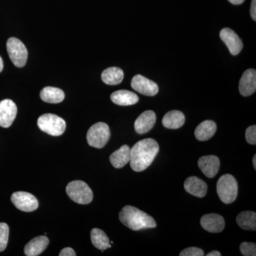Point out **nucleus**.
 I'll use <instances>...</instances> for the list:
<instances>
[{
    "instance_id": "f257e3e1",
    "label": "nucleus",
    "mask_w": 256,
    "mask_h": 256,
    "mask_svg": "<svg viewBox=\"0 0 256 256\" xmlns=\"http://www.w3.org/2000/svg\"><path fill=\"white\" fill-rule=\"evenodd\" d=\"M160 146L156 140L146 138L139 141L130 149V166L134 172L148 169L156 159Z\"/></svg>"
},
{
    "instance_id": "f03ea898",
    "label": "nucleus",
    "mask_w": 256,
    "mask_h": 256,
    "mask_svg": "<svg viewBox=\"0 0 256 256\" xmlns=\"http://www.w3.org/2000/svg\"><path fill=\"white\" fill-rule=\"evenodd\" d=\"M121 223L132 230L156 228V224L151 216L136 207L126 206L119 214Z\"/></svg>"
},
{
    "instance_id": "7ed1b4c3",
    "label": "nucleus",
    "mask_w": 256,
    "mask_h": 256,
    "mask_svg": "<svg viewBox=\"0 0 256 256\" xmlns=\"http://www.w3.org/2000/svg\"><path fill=\"white\" fill-rule=\"evenodd\" d=\"M216 190L222 202L229 204L235 202L238 196V183L233 175L224 174L217 182Z\"/></svg>"
},
{
    "instance_id": "20e7f679",
    "label": "nucleus",
    "mask_w": 256,
    "mask_h": 256,
    "mask_svg": "<svg viewBox=\"0 0 256 256\" xmlns=\"http://www.w3.org/2000/svg\"><path fill=\"white\" fill-rule=\"evenodd\" d=\"M66 193L69 198L79 204H88L92 201L94 194L88 185L80 180L68 183Z\"/></svg>"
},
{
    "instance_id": "39448f33",
    "label": "nucleus",
    "mask_w": 256,
    "mask_h": 256,
    "mask_svg": "<svg viewBox=\"0 0 256 256\" xmlns=\"http://www.w3.org/2000/svg\"><path fill=\"white\" fill-rule=\"evenodd\" d=\"M38 128L43 132L53 136H60L66 130L65 120L54 114H44L37 120Z\"/></svg>"
},
{
    "instance_id": "423d86ee",
    "label": "nucleus",
    "mask_w": 256,
    "mask_h": 256,
    "mask_svg": "<svg viewBox=\"0 0 256 256\" xmlns=\"http://www.w3.org/2000/svg\"><path fill=\"white\" fill-rule=\"evenodd\" d=\"M110 138V128L105 122H99L90 128L87 132V142L92 148H100L108 142Z\"/></svg>"
},
{
    "instance_id": "0eeeda50",
    "label": "nucleus",
    "mask_w": 256,
    "mask_h": 256,
    "mask_svg": "<svg viewBox=\"0 0 256 256\" xmlns=\"http://www.w3.org/2000/svg\"><path fill=\"white\" fill-rule=\"evenodd\" d=\"M6 50L12 63L18 68L26 65L28 50L24 44L18 38L11 37L6 42Z\"/></svg>"
},
{
    "instance_id": "6e6552de",
    "label": "nucleus",
    "mask_w": 256,
    "mask_h": 256,
    "mask_svg": "<svg viewBox=\"0 0 256 256\" xmlns=\"http://www.w3.org/2000/svg\"><path fill=\"white\" fill-rule=\"evenodd\" d=\"M11 201L16 208L24 212H34L38 207V202L36 197L28 192H14L12 195Z\"/></svg>"
},
{
    "instance_id": "1a4fd4ad",
    "label": "nucleus",
    "mask_w": 256,
    "mask_h": 256,
    "mask_svg": "<svg viewBox=\"0 0 256 256\" xmlns=\"http://www.w3.org/2000/svg\"><path fill=\"white\" fill-rule=\"evenodd\" d=\"M131 86L134 90L146 96H154L159 92L158 84L141 75H136L131 82Z\"/></svg>"
},
{
    "instance_id": "9d476101",
    "label": "nucleus",
    "mask_w": 256,
    "mask_h": 256,
    "mask_svg": "<svg viewBox=\"0 0 256 256\" xmlns=\"http://www.w3.org/2000/svg\"><path fill=\"white\" fill-rule=\"evenodd\" d=\"M18 114V107L12 100L5 99L0 102V126L10 128Z\"/></svg>"
},
{
    "instance_id": "9b49d317",
    "label": "nucleus",
    "mask_w": 256,
    "mask_h": 256,
    "mask_svg": "<svg viewBox=\"0 0 256 256\" xmlns=\"http://www.w3.org/2000/svg\"><path fill=\"white\" fill-rule=\"evenodd\" d=\"M220 37L232 55H238L242 52L244 46L242 40L234 30L229 28H223L220 32Z\"/></svg>"
},
{
    "instance_id": "f8f14e48",
    "label": "nucleus",
    "mask_w": 256,
    "mask_h": 256,
    "mask_svg": "<svg viewBox=\"0 0 256 256\" xmlns=\"http://www.w3.org/2000/svg\"><path fill=\"white\" fill-rule=\"evenodd\" d=\"M198 166L208 178H214L220 169V160L215 156H203L198 161Z\"/></svg>"
},
{
    "instance_id": "ddd939ff",
    "label": "nucleus",
    "mask_w": 256,
    "mask_h": 256,
    "mask_svg": "<svg viewBox=\"0 0 256 256\" xmlns=\"http://www.w3.org/2000/svg\"><path fill=\"white\" fill-rule=\"evenodd\" d=\"M256 90V72L255 69H248L242 74L239 82V92L242 96H252Z\"/></svg>"
},
{
    "instance_id": "4468645a",
    "label": "nucleus",
    "mask_w": 256,
    "mask_h": 256,
    "mask_svg": "<svg viewBox=\"0 0 256 256\" xmlns=\"http://www.w3.org/2000/svg\"><path fill=\"white\" fill-rule=\"evenodd\" d=\"M200 222L202 226L210 233H220L225 228L224 217L217 214L204 215Z\"/></svg>"
},
{
    "instance_id": "2eb2a0df",
    "label": "nucleus",
    "mask_w": 256,
    "mask_h": 256,
    "mask_svg": "<svg viewBox=\"0 0 256 256\" xmlns=\"http://www.w3.org/2000/svg\"><path fill=\"white\" fill-rule=\"evenodd\" d=\"M156 122V112L152 110H146L134 122V130L138 134H144L152 129Z\"/></svg>"
},
{
    "instance_id": "dca6fc26",
    "label": "nucleus",
    "mask_w": 256,
    "mask_h": 256,
    "mask_svg": "<svg viewBox=\"0 0 256 256\" xmlns=\"http://www.w3.org/2000/svg\"><path fill=\"white\" fill-rule=\"evenodd\" d=\"M184 186L188 193L198 198H203L206 196L208 190L206 183L201 178L194 176L186 178Z\"/></svg>"
},
{
    "instance_id": "f3484780",
    "label": "nucleus",
    "mask_w": 256,
    "mask_h": 256,
    "mask_svg": "<svg viewBox=\"0 0 256 256\" xmlns=\"http://www.w3.org/2000/svg\"><path fill=\"white\" fill-rule=\"evenodd\" d=\"M50 244V240L45 236H40L32 239L25 246L24 254L28 256H40Z\"/></svg>"
},
{
    "instance_id": "a211bd4d",
    "label": "nucleus",
    "mask_w": 256,
    "mask_h": 256,
    "mask_svg": "<svg viewBox=\"0 0 256 256\" xmlns=\"http://www.w3.org/2000/svg\"><path fill=\"white\" fill-rule=\"evenodd\" d=\"M110 98L116 105L122 106L134 105L139 101V97L134 92L127 90H120L112 92Z\"/></svg>"
},
{
    "instance_id": "6ab92c4d",
    "label": "nucleus",
    "mask_w": 256,
    "mask_h": 256,
    "mask_svg": "<svg viewBox=\"0 0 256 256\" xmlns=\"http://www.w3.org/2000/svg\"><path fill=\"white\" fill-rule=\"evenodd\" d=\"M130 160V148L124 144L118 150L114 151L110 156L111 164L116 169H120L126 166Z\"/></svg>"
},
{
    "instance_id": "aec40b11",
    "label": "nucleus",
    "mask_w": 256,
    "mask_h": 256,
    "mask_svg": "<svg viewBox=\"0 0 256 256\" xmlns=\"http://www.w3.org/2000/svg\"><path fill=\"white\" fill-rule=\"evenodd\" d=\"M217 126L212 120H205L197 126L194 134L200 141H206L214 136L216 132Z\"/></svg>"
},
{
    "instance_id": "412c9836",
    "label": "nucleus",
    "mask_w": 256,
    "mask_h": 256,
    "mask_svg": "<svg viewBox=\"0 0 256 256\" xmlns=\"http://www.w3.org/2000/svg\"><path fill=\"white\" fill-rule=\"evenodd\" d=\"M184 122V114L178 110L170 111L162 119L163 126L168 129H178L182 127Z\"/></svg>"
},
{
    "instance_id": "4be33fe9",
    "label": "nucleus",
    "mask_w": 256,
    "mask_h": 256,
    "mask_svg": "<svg viewBox=\"0 0 256 256\" xmlns=\"http://www.w3.org/2000/svg\"><path fill=\"white\" fill-rule=\"evenodd\" d=\"M42 100L48 104H60L65 98L63 90L54 87H45L40 92Z\"/></svg>"
},
{
    "instance_id": "5701e85b",
    "label": "nucleus",
    "mask_w": 256,
    "mask_h": 256,
    "mask_svg": "<svg viewBox=\"0 0 256 256\" xmlns=\"http://www.w3.org/2000/svg\"><path fill=\"white\" fill-rule=\"evenodd\" d=\"M101 78L102 82L108 85H118L124 80V73L121 68L118 67H110L102 72Z\"/></svg>"
},
{
    "instance_id": "b1692460",
    "label": "nucleus",
    "mask_w": 256,
    "mask_h": 256,
    "mask_svg": "<svg viewBox=\"0 0 256 256\" xmlns=\"http://www.w3.org/2000/svg\"><path fill=\"white\" fill-rule=\"evenodd\" d=\"M90 238H92V245L99 249V250L104 252L109 248H111L110 244V240L108 237L107 236L104 230H100L99 228L92 229L90 232Z\"/></svg>"
},
{
    "instance_id": "393cba45",
    "label": "nucleus",
    "mask_w": 256,
    "mask_h": 256,
    "mask_svg": "<svg viewBox=\"0 0 256 256\" xmlns=\"http://www.w3.org/2000/svg\"><path fill=\"white\" fill-rule=\"evenodd\" d=\"M236 222L239 226L244 230H256V212H250V210L242 212L237 216Z\"/></svg>"
},
{
    "instance_id": "a878e982",
    "label": "nucleus",
    "mask_w": 256,
    "mask_h": 256,
    "mask_svg": "<svg viewBox=\"0 0 256 256\" xmlns=\"http://www.w3.org/2000/svg\"><path fill=\"white\" fill-rule=\"evenodd\" d=\"M10 228L8 224L0 223V252H3L8 246Z\"/></svg>"
},
{
    "instance_id": "bb28decb",
    "label": "nucleus",
    "mask_w": 256,
    "mask_h": 256,
    "mask_svg": "<svg viewBox=\"0 0 256 256\" xmlns=\"http://www.w3.org/2000/svg\"><path fill=\"white\" fill-rule=\"evenodd\" d=\"M240 250L244 256H256V245L254 242H244L240 246Z\"/></svg>"
},
{
    "instance_id": "cd10ccee",
    "label": "nucleus",
    "mask_w": 256,
    "mask_h": 256,
    "mask_svg": "<svg viewBox=\"0 0 256 256\" xmlns=\"http://www.w3.org/2000/svg\"><path fill=\"white\" fill-rule=\"evenodd\" d=\"M204 255L203 250L196 247H190L184 249L182 252H180V256H203Z\"/></svg>"
},
{
    "instance_id": "c85d7f7f",
    "label": "nucleus",
    "mask_w": 256,
    "mask_h": 256,
    "mask_svg": "<svg viewBox=\"0 0 256 256\" xmlns=\"http://www.w3.org/2000/svg\"><path fill=\"white\" fill-rule=\"evenodd\" d=\"M246 140L250 144H256V126H252L248 128L246 131Z\"/></svg>"
},
{
    "instance_id": "c756f323",
    "label": "nucleus",
    "mask_w": 256,
    "mask_h": 256,
    "mask_svg": "<svg viewBox=\"0 0 256 256\" xmlns=\"http://www.w3.org/2000/svg\"><path fill=\"white\" fill-rule=\"evenodd\" d=\"M60 256H76V254L72 248H65L60 254Z\"/></svg>"
},
{
    "instance_id": "7c9ffc66",
    "label": "nucleus",
    "mask_w": 256,
    "mask_h": 256,
    "mask_svg": "<svg viewBox=\"0 0 256 256\" xmlns=\"http://www.w3.org/2000/svg\"><path fill=\"white\" fill-rule=\"evenodd\" d=\"M250 15L254 21L256 20V0H252V6H250Z\"/></svg>"
},
{
    "instance_id": "2f4dec72",
    "label": "nucleus",
    "mask_w": 256,
    "mask_h": 256,
    "mask_svg": "<svg viewBox=\"0 0 256 256\" xmlns=\"http://www.w3.org/2000/svg\"><path fill=\"white\" fill-rule=\"evenodd\" d=\"M228 1L229 2L232 3V4L238 5L244 3L245 0H228Z\"/></svg>"
},
{
    "instance_id": "473e14b6",
    "label": "nucleus",
    "mask_w": 256,
    "mask_h": 256,
    "mask_svg": "<svg viewBox=\"0 0 256 256\" xmlns=\"http://www.w3.org/2000/svg\"><path fill=\"white\" fill-rule=\"evenodd\" d=\"M207 256H220L222 254H220V252H217V250H214V252H208L206 255Z\"/></svg>"
},
{
    "instance_id": "72a5a7b5",
    "label": "nucleus",
    "mask_w": 256,
    "mask_h": 256,
    "mask_svg": "<svg viewBox=\"0 0 256 256\" xmlns=\"http://www.w3.org/2000/svg\"><path fill=\"white\" fill-rule=\"evenodd\" d=\"M3 67H4V64H3L2 58L0 56V73L2 72Z\"/></svg>"
},
{
    "instance_id": "f704fd0d",
    "label": "nucleus",
    "mask_w": 256,
    "mask_h": 256,
    "mask_svg": "<svg viewBox=\"0 0 256 256\" xmlns=\"http://www.w3.org/2000/svg\"><path fill=\"white\" fill-rule=\"evenodd\" d=\"M252 164H254V169L256 170V156H254L252 158Z\"/></svg>"
}]
</instances>
